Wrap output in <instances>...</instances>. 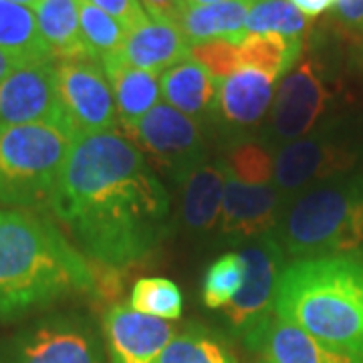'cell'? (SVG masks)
<instances>
[{"mask_svg":"<svg viewBox=\"0 0 363 363\" xmlns=\"http://www.w3.org/2000/svg\"><path fill=\"white\" fill-rule=\"evenodd\" d=\"M331 104L333 91L323 63L315 57H301L277 83L269 113V145L279 150L323 125L331 119Z\"/></svg>","mask_w":363,"mask_h":363,"instance_id":"obj_8","label":"cell"},{"mask_svg":"<svg viewBox=\"0 0 363 363\" xmlns=\"http://www.w3.org/2000/svg\"><path fill=\"white\" fill-rule=\"evenodd\" d=\"M0 363H107V353L89 315L55 311L0 339Z\"/></svg>","mask_w":363,"mask_h":363,"instance_id":"obj_7","label":"cell"},{"mask_svg":"<svg viewBox=\"0 0 363 363\" xmlns=\"http://www.w3.org/2000/svg\"><path fill=\"white\" fill-rule=\"evenodd\" d=\"M79 23H81L83 43L89 51L91 59L97 63H101L111 55H117L128 37V30L113 16L91 4L89 0L79 2Z\"/></svg>","mask_w":363,"mask_h":363,"instance_id":"obj_28","label":"cell"},{"mask_svg":"<svg viewBox=\"0 0 363 363\" xmlns=\"http://www.w3.org/2000/svg\"><path fill=\"white\" fill-rule=\"evenodd\" d=\"M291 4L307 18H315L333 9V0H291Z\"/></svg>","mask_w":363,"mask_h":363,"instance_id":"obj_35","label":"cell"},{"mask_svg":"<svg viewBox=\"0 0 363 363\" xmlns=\"http://www.w3.org/2000/svg\"><path fill=\"white\" fill-rule=\"evenodd\" d=\"M286 198L274 184L250 186L228 174L222 198L220 228L222 236L230 240H255L277 230Z\"/></svg>","mask_w":363,"mask_h":363,"instance_id":"obj_14","label":"cell"},{"mask_svg":"<svg viewBox=\"0 0 363 363\" xmlns=\"http://www.w3.org/2000/svg\"><path fill=\"white\" fill-rule=\"evenodd\" d=\"M274 236L293 260L363 255V168L286 200Z\"/></svg>","mask_w":363,"mask_h":363,"instance_id":"obj_4","label":"cell"},{"mask_svg":"<svg viewBox=\"0 0 363 363\" xmlns=\"http://www.w3.org/2000/svg\"><path fill=\"white\" fill-rule=\"evenodd\" d=\"M272 311L331 350L363 359V255L286 262Z\"/></svg>","mask_w":363,"mask_h":363,"instance_id":"obj_3","label":"cell"},{"mask_svg":"<svg viewBox=\"0 0 363 363\" xmlns=\"http://www.w3.org/2000/svg\"><path fill=\"white\" fill-rule=\"evenodd\" d=\"M152 21L172 23L176 25L182 13L188 9L186 0H140Z\"/></svg>","mask_w":363,"mask_h":363,"instance_id":"obj_33","label":"cell"},{"mask_svg":"<svg viewBox=\"0 0 363 363\" xmlns=\"http://www.w3.org/2000/svg\"><path fill=\"white\" fill-rule=\"evenodd\" d=\"M238 252L247 260V279L222 313L228 329L236 337L245 339L274 313V295L286 267V255L274 233L248 240Z\"/></svg>","mask_w":363,"mask_h":363,"instance_id":"obj_10","label":"cell"},{"mask_svg":"<svg viewBox=\"0 0 363 363\" xmlns=\"http://www.w3.org/2000/svg\"><path fill=\"white\" fill-rule=\"evenodd\" d=\"M0 49L28 61H57L40 37L35 11L0 0Z\"/></svg>","mask_w":363,"mask_h":363,"instance_id":"obj_23","label":"cell"},{"mask_svg":"<svg viewBox=\"0 0 363 363\" xmlns=\"http://www.w3.org/2000/svg\"><path fill=\"white\" fill-rule=\"evenodd\" d=\"M101 67L113 89L119 128L123 131L133 130L140 119L160 104V79L156 73L123 63L117 55L104 59Z\"/></svg>","mask_w":363,"mask_h":363,"instance_id":"obj_20","label":"cell"},{"mask_svg":"<svg viewBox=\"0 0 363 363\" xmlns=\"http://www.w3.org/2000/svg\"><path fill=\"white\" fill-rule=\"evenodd\" d=\"M95 286L93 262L52 218L0 208V323L69 297L95 295Z\"/></svg>","mask_w":363,"mask_h":363,"instance_id":"obj_2","label":"cell"},{"mask_svg":"<svg viewBox=\"0 0 363 363\" xmlns=\"http://www.w3.org/2000/svg\"><path fill=\"white\" fill-rule=\"evenodd\" d=\"M277 81L252 67H240L220 81L216 117L226 130L247 133L259 128L271 113Z\"/></svg>","mask_w":363,"mask_h":363,"instance_id":"obj_16","label":"cell"},{"mask_svg":"<svg viewBox=\"0 0 363 363\" xmlns=\"http://www.w3.org/2000/svg\"><path fill=\"white\" fill-rule=\"evenodd\" d=\"M250 4L252 0H224L214 4L188 6L176 25L188 45L218 39L240 43L245 39Z\"/></svg>","mask_w":363,"mask_h":363,"instance_id":"obj_21","label":"cell"},{"mask_svg":"<svg viewBox=\"0 0 363 363\" xmlns=\"http://www.w3.org/2000/svg\"><path fill=\"white\" fill-rule=\"evenodd\" d=\"M309 30V18L291 4V0H252L245 25L248 35H281L303 39Z\"/></svg>","mask_w":363,"mask_h":363,"instance_id":"obj_26","label":"cell"},{"mask_svg":"<svg viewBox=\"0 0 363 363\" xmlns=\"http://www.w3.org/2000/svg\"><path fill=\"white\" fill-rule=\"evenodd\" d=\"M240 63L252 67L281 81L297 65L303 55V39H289L281 35H248L238 43Z\"/></svg>","mask_w":363,"mask_h":363,"instance_id":"obj_24","label":"cell"},{"mask_svg":"<svg viewBox=\"0 0 363 363\" xmlns=\"http://www.w3.org/2000/svg\"><path fill=\"white\" fill-rule=\"evenodd\" d=\"M247 279V260L240 252H224L204 272L200 297L206 309H226Z\"/></svg>","mask_w":363,"mask_h":363,"instance_id":"obj_27","label":"cell"},{"mask_svg":"<svg viewBox=\"0 0 363 363\" xmlns=\"http://www.w3.org/2000/svg\"><path fill=\"white\" fill-rule=\"evenodd\" d=\"M57 95L63 116L77 135L116 131V97L104 67L91 59L55 61Z\"/></svg>","mask_w":363,"mask_h":363,"instance_id":"obj_11","label":"cell"},{"mask_svg":"<svg viewBox=\"0 0 363 363\" xmlns=\"http://www.w3.org/2000/svg\"><path fill=\"white\" fill-rule=\"evenodd\" d=\"M75 138L67 119L0 128V208H47Z\"/></svg>","mask_w":363,"mask_h":363,"instance_id":"obj_5","label":"cell"},{"mask_svg":"<svg viewBox=\"0 0 363 363\" xmlns=\"http://www.w3.org/2000/svg\"><path fill=\"white\" fill-rule=\"evenodd\" d=\"M222 160L233 178L250 186H267L274 178V152L269 143L240 140Z\"/></svg>","mask_w":363,"mask_h":363,"instance_id":"obj_30","label":"cell"},{"mask_svg":"<svg viewBox=\"0 0 363 363\" xmlns=\"http://www.w3.org/2000/svg\"><path fill=\"white\" fill-rule=\"evenodd\" d=\"M218 85L220 83L192 59L169 67L160 77L166 104L200 123H208L216 117Z\"/></svg>","mask_w":363,"mask_h":363,"instance_id":"obj_19","label":"cell"},{"mask_svg":"<svg viewBox=\"0 0 363 363\" xmlns=\"http://www.w3.org/2000/svg\"><path fill=\"white\" fill-rule=\"evenodd\" d=\"M157 363H238V359L218 333L188 323L178 329Z\"/></svg>","mask_w":363,"mask_h":363,"instance_id":"obj_25","label":"cell"},{"mask_svg":"<svg viewBox=\"0 0 363 363\" xmlns=\"http://www.w3.org/2000/svg\"><path fill=\"white\" fill-rule=\"evenodd\" d=\"M188 59L196 61L198 65L206 69L212 77L218 83L234 75L242 63H240V49L238 43L233 40H206V43H198L190 45Z\"/></svg>","mask_w":363,"mask_h":363,"instance_id":"obj_31","label":"cell"},{"mask_svg":"<svg viewBox=\"0 0 363 363\" xmlns=\"http://www.w3.org/2000/svg\"><path fill=\"white\" fill-rule=\"evenodd\" d=\"M130 307L150 317L178 321L184 311V297L180 286L166 277H143L131 289Z\"/></svg>","mask_w":363,"mask_h":363,"instance_id":"obj_29","label":"cell"},{"mask_svg":"<svg viewBox=\"0 0 363 363\" xmlns=\"http://www.w3.org/2000/svg\"><path fill=\"white\" fill-rule=\"evenodd\" d=\"M363 166V121L331 117L305 138L274 150L272 184L286 200L313 184Z\"/></svg>","mask_w":363,"mask_h":363,"instance_id":"obj_6","label":"cell"},{"mask_svg":"<svg viewBox=\"0 0 363 363\" xmlns=\"http://www.w3.org/2000/svg\"><path fill=\"white\" fill-rule=\"evenodd\" d=\"M214 2H224V0H186L188 6H200V4H214Z\"/></svg>","mask_w":363,"mask_h":363,"instance_id":"obj_37","label":"cell"},{"mask_svg":"<svg viewBox=\"0 0 363 363\" xmlns=\"http://www.w3.org/2000/svg\"><path fill=\"white\" fill-rule=\"evenodd\" d=\"M359 55H362V63H363V43H362V51H359Z\"/></svg>","mask_w":363,"mask_h":363,"instance_id":"obj_40","label":"cell"},{"mask_svg":"<svg viewBox=\"0 0 363 363\" xmlns=\"http://www.w3.org/2000/svg\"><path fill=\"white\" fill-rule=\"evenodd\" d=\"M188 51L190 45L178 25L150 18L145 25L128 33L117 57L135 69L160 75L169 67L186 61Z\"/></svg>","mask_w":363,"mask_h":363,"instance_id":"obj_18","label":"cell"},{"mask_svg":"<svg viewBox=\"0 0 363 363\" xmlns=\"http://www.w3.org/2000/svg\"><path fill=\"white\" fill-rule=\"evenodd\" d=\"M228 180L224 160H204L180 182V218L184 228L206 236L220 224L222 198Z\"/></svg>","mask_w":363,"mask_h":363,"instance_id":"obj_17","label":"cell"},{"mask_svg":"<svg viewBox=\"0 0 363 363\" xmlns=\"http://www.w3.org/2000/svg\"><path fill=\"white\" fill-rule=\"evenodd\" d=\"M67 119L57 95L55 61H35L0 81V128Z\"/></svg>","mask_w":363,"mask_h":363,"instance_id":"obj_13","label":"cell"},{"mask_svg":"<svg viewBox=\"0 0 363 363\" xmlns=\"http://www.w3.org/2000/svg\"><path fill=\"white\" fill-rule=\"evenodd\" d=\"M250 363H363L309 335L297 325L286 323L274 313L242 339Z\"/></svg>","mask_w":363,"mask_h":363,"instance_id":"obj_15","label":"cell"},{"mask_svg":"<svg viewBox=\"0 0 363 363\" xmlns=\"http://www.w3.org/2000/svg\"><path fill=\"white\" fill-rule=\"evenodd\" d=\"M178 333V325L113 303L101 317V335L109 363H157Z\"/></svg>","mask_w":363,"mask_h":363,"instance_id":"obj_12","label":"cell"},{"mask_svg":"<svg viewBox=\"0 0 363 363\" xmlns=\"http://www.w3.org/2000/svg\"><path fill=\"white\" fill-rule=\"evenodd\" d=\"M47 210L85 259L113 269L150 259L172 230L164 182L117 130L75 138Z\"/></svg>","mask_w":363,"mask_h":363,"instance_id":"obj_1","label":"cell"},{"mask_svg":"<svg viewBox=\"0 0 363 363\" xmlns=\"http://www.w3.org/2000/svg\"><path fill=\"white\" fill-rule=\"evenodd\" d=\"M128 138L138 145L154 169H162L178 182L208 160L204 123L184 116L168 104H157L140 123L128 131Z\"/></svg>","mask_w":363,"mask_h":363,"instance_id":"obj_9","label":"cell"},{"mask_svg":"<svg viewBox=\"0 0 363 363\" xmlns=\"http://www.w3.org/2000/svg\"><path fill=\"white\" fill-rule=\"evenodd\" d=\"M9 2H14V4H23V6H28V9H35L37 0H9Z\"/></svg>","mask_w":363,"mask_h":363,"instance_id":"obj_38","label":"cell"},{"mask_svg":"<svg viewBox=\"0 0 363 363\" xmlns=\"http://www.w3.org/2000/svg\"><path fill=\"white\" fill-rule=\"evenodd\" d=\"M26 63H35V61H28L25 57H18L13 52H6L0 49V81L4 77H9L13 71H16L18 67L26 65Z\"/></svg>","mask_w":363,"mask_h":363,"instance_id":"obj_36","label":"cell"},{"mask_svg":"<svg viewBox=\"0 0 363 363\" xmlns=\"http://www.w3.org/2000/svg\"><path fill=\"white\" fill-rule=\"evenodd\" d=\"M89 2L95 4L97 9H101L109 16H113L128 33L150 21V16H147L140 0H89Z\"/></svg>","mask_w":363,"mask_h":363,"instance_id":"obj_32","label":"cell"},{"mask_svg":"<svg viewBox=\"0 0 363 363\" xmlns=\"http://www.w3.org/2000/svg\"><path fill=\"white\" fill-rule=\"evenodd\" d=\"M79 2L81 0H37L33 9L40 37L57 61L91 59L81 37Z\"/></svg>","mask_w":363,"mask_h":363,"instance_id":"obj_22","label":"cell"},{"mask_svg":"<svg viewBox=\"0 0 363 363\" xmlns=\"http://www.w3.org/2000/svg\"><path fill=\"white\" fill-rule=\"evenodd\" d=\"M333 21L351 30L363 33V0H345L331 9Z\"/></svg>","mask_w":363,"mask_h":363,"instance_id":"obj_34","label":"cell"},{"mask_svg":"<svg viewBox=\"0 0 363 363\" xmlns=\"http://www.w3.org/2000/svg\"><path fill=\"white\" fill-rule=\"evenodd\" d=\"M339 2H345V0H333V6H335V4H339Z\"/></svg>","mask_w":363,"mask_h":363,"instance_id":"obj_39","label":"cell"}]
</instances>
